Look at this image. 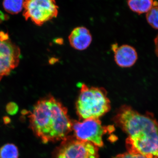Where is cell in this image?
Instances as JSON below:
<instances>
[{
	"label": "cell",
	"mask_w": 158,
	"mask_h": 158,
	"mask_svg": "<svg viewBox=\"0 0 158 158\" xmlns=\"http://www.w3.org/2000/svg\"><path fill=\"white\" fill-rule=\"evenodd\" d=\"M153 6L146 14L147 22L153 28L158 30V6Z\"/></svg>",
	"instance_id": "obj_13"
},
{
	"label": "cell",
	"mask_w": 158,
	"mask_h": 158,
	"mask_svg": "<svg viewBox=\"0 0 158 158\" xmlns=\"http://www.w3.org/2000/svg\"><path fill=\"white\" fill-rule=\"evenodd\" d=\"M29 118L31 129L45 144L64 141L73 130L67 109L51 94L40 99Z\"/></svg>",
	"instance_id": "obj_2"
},
{
	"label": "cell",
	"mask_w": 158,
	"mask_h": 158,
	"mask_svg": "<svg viewBox=\"0 0 158 158\" xmlns=\"http://www.w3.org/2000/svg\"><path fill=\"white\" fill-rule=\"evenodd\" d=\"M116 64L122 68H130L135 64L138 59L136 49L132 46L123 44L118 46L117 44L112 46Z\"/></svg>",
	"instance_id": "obj_8"
},
{
	"label": "cell",
	"mask_w": 158,
	"mask_h": 158,
	"mask_svg": "<svg viewBox=\"0 0 158 158\" xmlns=\"http://www.w3.org/2000/svg\"><path fill=\"white\" fill-rule=\"evenodd\" d=\"M114 121L128 135L127 152L146 158H158V123L151 114H142L123 105Z\"/></svg>",
	"instance_id": "obj_1"
},
{
	"label": "cell",
	"mask_w": 158,
	"mask_h": 158,
	"mask_svg": "<svg viewBox=\"0 0 158 158\" xmlns=\"http://www.w3.org/2000/svg\"><path fill=\"white\" fill-rule=\"evenodd\" d=\"M3 120H4V123L6 124H9V123L11 122V119L8 116L4 117V118H3Z\"/></svg>",
	"instance_id": "obj_17"
},
{
	"label": "cell",
	"mask_w": 158,
	"mask_h": 158,
	"mask_svg": "<svg viewBox=\"0 0 158 158\" xmlns=\"http://www.w3.org/2000/svg\"><path fill=\"white\" fill-rule=\"evenodd\" d=\"M19 152L15 144L8 143L0 148V158H18Z\"/></svg>",
	"instance_id": "obj_12"
},
{
	"label": "cell",
	"mask_w": 158,
	"mask_h": 158,
	"mask_svg": "<svg viewBox=\"0 0 158 158\" xmlns=\"http://www.w3.org/2000/svg\"><path fill=\"white\" fill-rule=\"evenodd\" d=\"M18 106L17 104L14 102H10L6 106V112L11 116H14L18 112Z\"/></svg>",
	"instance_id": "obj_14"
},
{
	"label": "cell",
	"mask_w": 158,
	"mask_h": 158,
	"mask_svg": "<svg viewBox=\"0 0 158 158\" xmlns=\"http://www.w3.org/2000/svg\"><path fill=\"white\" fill-rule=\"evenodd\" d=\"M98 148L88 141L67 138L62 141L57 158H98Z\"/></svg>",
	"instance_id": "obj_7"
},
{
	"label": "cell",
	"mask_w": 158,
	"mask_h": 158,
	"mask_svg": "<svg viewBox=\"0 0 158 158\" xmlns=\"http://www.w3.org/2000/svg\"><path fill=\"white\" fill-rule=\"evenodd\" d=\"M72 123L73 130L77 139L90 142L97 147L103 146L104 135L114 130L113 127L109 128L102 125L99 118H88L82 122L74 120Z\"/></svg>",
	"instance_id": "obj_4"
},
{
	"label": "cell",
	"mask_w": 158,
	"mask_h": 158,
	"mask_svg": "<svg viewBox=\"0 0 158 158\" xmlns=\"http://www.w3.org/2000/svg\"><path fill=\"white\" fill-rule=\"evenodd\" d=\"M77 113L81 119L99 118L111 109L105 88L82 84L76 103Z\"/></svg>",
	"instance_id": "obj_3"
},
{
	"label": "cell",
	"mask_w": 158,
	"mask_h": 158,
	"mask_svg": "<svg viewBox=\"0 0 158 158\" xmlns=\"http://www.w3.org/2000/svg\"><path fill=\"white\" fill-rule=\"evenodd\" d=\"M155 52L156 56L158 57V34L154 39Z\"/></svg>",
	"instance_id": "obj_16"
},
{
	"label": "cell",
	"mask_w": 158,
	"mask_h": 158,
	"mask_svg": "<svg viewBox=\"0 0 158 158\" xmlns=\"http://www.w3.org/2000/svg\"><path fill=\"white\" fill-rule=\"evenodd\" d=\"M72 47L79 51L85 50L92 42V35L87 28L77 27L71 32L68 37Z\"/></svg>",
	"instance_id": "obj_9"
},
{
	"label": "cell",
	"mask_w": 158,
	"mask_h": 158,
	"mask_svg": "<svg viewBox=\"0 0 158 158\" xmlns=\"http://www.w3.org/2000/svg\"><path fill=\"white\" fill-rule=\"evenodd\" d=\"M23 15L37 26L57 17L59 7L55 0H24Z\"/></svg>",
	"instance_id": "obj_5"
},
{
	"label": "cell",
	"mask_w": 158,
	"mask_h": 158,
	"mask_svg": "<svg viewBox=\"0 0 158 158\" xmlns=\"http://www.w3.org/2000/svg\"><path fill=\"white\" fill-rule=\"evenodd\" d=\"M130 9L138 14L148 12L153 6L157 5L153 0H127Z\"/></svg>",
	"instance_id": "obj_10"
},
{
	"label": "cell",
	"mask_w": 158,
	"mask_h": 158,
	"mask_svg": "<svg viewBox=\"0 0 158 158\" xmlns=\"http://www.w3.org/2000/svg\"><path fill=\"white\" fill-rule=\"evenodd\" d=\"M20 56L19 48L11 41L8 33L0 31V81L18 66Z\"/></svg>",
	"instance_id": "obj_6"
},
{
	"label": "cell",
	"mask_w": 158,
	"mask_h": 158,
	"mask_svg": "<svg viewBox=\"0 0 158 158\" xmlns=\"http://www.w3.org/2000/svg\"><path fill=\"white\" fill-rule=\"evenodd\" d=\"M114 158H146L144 156L139 154L127 152L118 155Z\"/></svg>",
	"instance_id": "obj_15"
},
{
	"label": "cell",
	"mask_w": 158,
	"mask_h": 158,
	"mask_svg": "<svg viewBox=\"0 0 158 158\" xmlns=\"http://www.w3.org/2000/svg\"><path fill=\"white\" fill-rule=\"evenodd\" d=\"M24 2V0H3V8L9 14H17L23 9Z\"/></svg>",
	"instance_id": "obj_11"
}]
</instances>
